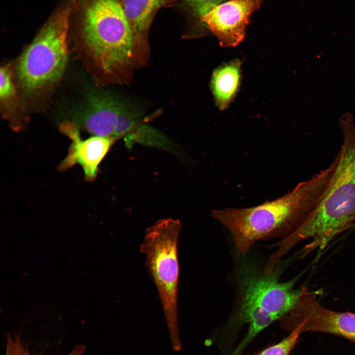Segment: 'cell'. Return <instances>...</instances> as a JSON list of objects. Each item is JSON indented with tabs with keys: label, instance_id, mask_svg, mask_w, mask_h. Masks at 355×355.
Here are the masks:
<instances>
[{
	"label": "cell",
	"instance_id": "8",
	"mask_svg": "<svg viewBox=\"0 0 355 355\" xmlns=\"http://www.w3.org/2000/svg\"><path fill=\"white\" fill-rule=\"evenodd\" d=\"M263 0H229L201 16V21L223 47L235 46L244 38L251 14Z\"/></svg>",
	"mask_w": 355,
	"mask_h": 355
},
{
	"label": "cell",
	"instance_id": "4",
	"mask_svg": "<svg viewBox=\"0 0 355 355\" xmlns=\"http://www.w3.org/2000/svg\"><path fill=\"white\" fill-rule=\"evenodd\" d=\"M240 268V302L228 323L226 332L229 337L233 338L243 325L248 324L249 328L234 351L235 355H240L260 331L287 315L296 305L302 291V287L294 288L297 277L285 282L279 280L283 268L280 262L268 273L260 272L252 264Z\"/></svg>",
	"mask_w": 355,
	"mask_h": 355
},
{
	"label": "cell",
	"instance_id": "6",
	"mask_svg": "<svg viewBox=\"0 0 355 355\" xmlns=\"http://www.w3.org/2000/svg\"><path fill=\"white\" fill-rule=\"evenodd\" d=\"M72 8V0L58 8L19 58L16 71L25 92H38L62 76L68 61V34Z\"/></svg>",
	"mask_w": 355,
	"mask_h": 355
},
{
	"label": "cell",
	"instance_id": "14",
	"mask_svg": "<svg viewBox=\"0 0 355 355\" xmlns=\"http://www.w3.org/2000/svg\"><path fill=\"white\" fill-rule=\"evenodd\" d=\"M85 350L83 345L76 346L66 355H82ZM5 355H35L30 353L24 344L20 335L8 334L6 335Z\"/></svg>",
	"mask_w": 355,
	"mask_h": 355
},
{
	"label": "cell",
	"instance_id": "17",
	"mask_svg": "<svg viewBox=\"0 0 355 355\" xmlns=\"http://www.w3.org/2000/svg\"><path fill=\"white\" fill-rule=\"evenodd\" d=\"M228 0H182L186 7L199 18L214 7Z\"/></svg>",
	"mask_w": 355,
	"mask_h": 355
},
{
	"label": "cell",
	"instance_id": "16",
	"mask_svg": "<svg viewBox=\"0 0 355 355\" xmlns=\"http://www.w3.org/2000/svg\"><path fill=\"white\" fill-rule=\"evenodd\" d=\"M300 334L301 333L300 329L296 328L280 342L254 355H289L297 344Z\"/></svg>",
	"mask_w": 355,
	"mask_h": 355
},
{
	"label": "cell",
	"instance_id": "1",
	"mask_svg": "<svg viewBox=\"0 0 355 355\" xmlns=\"http://www.w3.org/2000/svg\"><path fill=\"white\" fill-rule=\"evenodd\" d=\"M80 40L102 79L126 83L145 61L146 40L135 32L120 0H72Z\"/></svg>",
	"mask_w": 355,
	"mask_h": 355
},
{
	"label": "cell",
	"instance_id": "2",
	"mask_svg": "<svg viewBox=\"0 0 355 355\" xmlns=\"http://www.w3.org/2000/svg\"><path fill=\"white\" fill-rule=\"evenodd\" d=\"M336 162L335 158L327 168L275 200L247 208L213 210L211 215L228 230L238 252L245 255L256 241L283 239L304 222L321 199Z\"/></svg>",
	"mask_w": 355,
	"mask_h": 355
},
{
	"label": "cell",
	"instance_id": "3",
	"mask_svg": "<svg viewBox=\"0 0 355 355\" xmlns=\"http://www.w3.org/2000/svg\"><path fill=\"white\" fill-rule=\"evenodd\" d=\"M343 142L327 186L317 206L293 233L282 239L279 246L287 253L301 241L312 238L305 250L324 248L355 220V124L346 113L340 118Z\"/></svg>",
	"mask_w": 355,
	"mask_h": 355
},
{
	"label": "cell",
	"instance_id": "9",
	"mask_svg": "<svg viewBox=\"0 0 355 355\" xmlns=\"http://www.w3.org/2000/svg\"><path fill=\"white\" fill-rule=\"evenodd\" d=\"M60 130L71 140L68 154L61 162L59 170L64 171L78 164L83 169L87 181L96 178L98 167L109 150L115 139L94 136L82 140L78 126L74 122L66 121L60 125Z\"/></svg>",
	"mask_w": 355,
	"mask_h": 355
},
{
	"label": "cell",
	"instance_id": "12",
	"mask_svg": "<svg viewBox=\"0 0 355 355\" xmlns=\"http://www.w3.org/2000/svg\"><path fill=\"white\" fill-rule=\"evenodd\" d=\"M175 0H122L126 16L137 34L146 40L154 17L161 7Z\"/></svg>",
	"mask_w": 355,
	"mask_h": 355
},
{
	"label": "cell",
	"instance_id": "5",
	"mask_svg": "<svg viewBox=\"0 0 355 355\" xmlns=\"http://www.w3.org/2000/svg\"><path fill=\"white\" fill-rule=\"evenodd\" d=\"M181 224L172 218L157 221L148 228L140 245L147 269L157 289L173 350L182 345L178 325L179 263L178 244Z\"/></svg>",
	"mask_w": 355,
	"mask_h": 355
},
{
	"label": "cell",
	"instance_id": "11",
	"mask_svg": "<svg viewBox=\"0 0 355 355\" xmlns=\"http://www.w3.org/2000/svg\"><path fill=\"white\" fill-rule=\"evenodd\" d=\"M241 62L235 60L218 67L213 72L211 89L217 106L223 110L228 107L240 84Z\"/></svg>",
	"mask_w": 355,
	"mask_h": 355
},
{
	"label": "cell",
	"instance_id": "10",
	"mask_svg": "<svg viewBox=\"0 0 355 355\" xmlns=\"http://www.w3.org/2000/svg\"><path fill=\"white\" fill-rule=\"evenodd\" d=\"M123 104V102L106 93L92 95L78 121L79 125L94 136L114 139Z\"/></svg>",
	"mask_w": 355,
	"mask_h": 355
},
{
	"label": "cell",
	"instance_id": "7",
	"mask_svg": "<svg viewBox=\"0 0 355 355\" xmlns=\"http://www.w3.org/2000/svg\"><path fill=\"white\" fill-rule=\"evenodd\" d=\"M317 293L303 287L295 306L280 320L281 327L289 331L298 328L301 333L331 334L355 344V314L337 312L324 307L318 302Z\"/></svg>",
	"mask_w": 355,
	"mask_h": 355
},
{
	"label": "cell",
	"instance_id": "15",
	"mask_svg": "<svg viewBox=\"0 0 355 355\" xmlns=\"http://www.w3.org/2000/svg\"><path fill=\"white\" fill-rule=\"evenodd\" d=\"M0 98L6 108L16 99V91L8 66L1 67L0 71Z\"/></svg>",
	"mask_w": 355,
	"mask_h": 355
},
{
	"label": "cell",
	"instance_id": "13",
	"mask_svg": "<svg viewBox=\"0 0 355 355\" xmlns=\"http://www.w3.org/2000/svg\"><path fill=\"white\" fill-rule=\"evenodd\" d=\"M140 118V113L136 108L123 103L113 138L130 134L137 126Z\"/></svg>",
	"mask_w": 355,
	"mask_h": 355
}]
</instances>
